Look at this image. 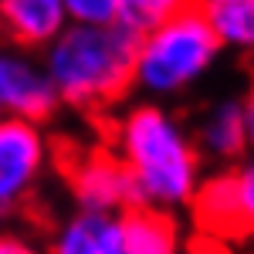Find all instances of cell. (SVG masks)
Masks as SVG:
<instances>
[{"label": "cell", "instance_id": "cell-1", "mask_svg": "<svg viewBox=\"0 0 254 254\" xmlns=\"http://www.w3.org/2000/svg\"><path fill=\"white\" fill-rule=\"evenodd\" d=\"M116 156L142 207L170 210L190 203L200 183V153L193 139L163 105H136L119 119Z\"/></svg>", "mask_w": 254, "mask_h": 254}, {"label": "cell", "instance_id": "cell-2", "mask_svg": "<svg viewBox=\"0 0 254 254\" xmlns=\"http://www.w3.org/2000/svg\"><path fill=\"white\" fill-rule=\"evenodd\" d=\"M136 34L122 24H68L44 48V71L58 102L75 109H105L132 88Z\"/></svg>", "mask_w": 254, "mask_h": 254}, {"label": "cell", "instance_id": "cell-3", "mask_svg": "<svg viewBox=\"0 0 254 254\" xmlns=\"http://www.w3.org/2000/svg\"><path fill=\"white\" fill-rule=\"evenodd\" d=\"M220 51L224 48L217 44L203 14L190 7L183 14L156 24L153 31L139 34L136 61H132V85H139L153 98L176 95L203 78L214 68Z\"/></svg>", "mask_w": 254, "mask_h": 254}, {"label": "cell", "instance_id": "cell-4", "mask_svg": "<svg viewBox=\"0 0 254 254\" xmlns=\"http://www.w3.org/2000/svg\"><path fill=\"white\" fill-rule=\"evenodd\" d=\"M48 163V139L38 122L0 116V220L34 193Z\"/></svg>", "mask_w": 254, "mask_h": 254}, {"label": "cell", "instance_id": "cell-5", "mask_svg": "<svg viewBox=\"0 0 254 254\" xmlns=\"http://www.w3.org/2000/svg\"><path fill=\"white\" fill-rule=\"evenodd\" d=\"M68 187H71V196L78 200V207L88 214L119 217L122 210L136 207L132 180L112 149L81 153L68 170Z\"/></svg>", "mask_w": 254, "mask_h": 254}, {"label": "cell", "instance_id": "cell-6", "mask_svg": "<svg viewBox=\"0 0 254 254\" xmlns=\"http://www.w3.org/2000/svg\"><path fill=\"white\" fill-rule=\"evenodd\" d=\"M58 109V92L44 64L27 51H0V116L44 122Z\"/></svg>", "mask_w": 254, "mask_h": 254}, {"label": "cell", "instance_id": "cell-7", "mask_svg": "<svg viewBox=\"0 0 254 254\" xmlns=\"http://www.w3.org/2000/svg\"><path fill=\"white\" fill-rule=\"evenodd\" d=\"M68 27L61 0H0V31L20 51H41Z\"/></svg>", "mask_w": 254, "mask_h": 254}, {"label": "cell", "instance_id": "cell-8", "mask_svg": "<svg viewBox=\"0 0 254 254\" xmlns=\"http://www.w3.org/2000/svg\"><path fill=\"white\" fill-rule=\"evenodd\" d=\"M119 244L122 254H176L180 231L166 210L136 203L119 214Z\"/></svg>", "mask_w": 254, "mask_h": 254}, {"label": "cell", "instance_id": "cell-9", "mask_svg": "<svg viewBox=\"0 0 254 254\" xmlns=\"http://www.w3.org/2000/svg\"><path fill=\"white\" fill-rule=\"evenodd\" d=\"M196 153L210 159H241L248 153V129H244V112L241 102L227 98L207 109V116L196 126Z\"/></svg>", "mask_w": 254, "mask_h": 254}, {"label": "cell", "instance_id": "cell-10", "mask_svg": "<svg viewBox=\"0 0 254 254\" xmlns=\"http://www.w3.org/2000/svg\"><path fill=\"white\" fill-rule=\"evenodd\" d=\"M193 214L200 231H207L217 241H234L244 237L241 231V217H237V200H234V180L231 173L210 176L203 183H196L193 190Z\"/></svg>", "mask_w": 254, "mask_h": 254}, {"label": "cell", "instance_id": "cell-11", "mask_svg": "<svg viewBox=\"0 0 254 254\" xmlns=\"http://www.w3.org/2000/svg\"><path fill=\"white\" fill-rule=\"evenodd\" d=\"M51 254H122L119 244V217L78 210L58 231Z\"/></svg>", "mask_w": 254, "mask_h": 254}, {"label": "cell", "instance_id": "cell-12", "mask_svg": "<svg viewBox=\"0 0 254 254\" xmlns=\"http://www.w3.org/2000/svg\"><path fill=\"white\" fill-rule=\"evenodd\" d=\"M220 48L254 55V0H196Z\"/></svg>", "mask_w": 254, "mask_h": 254}, {"label": "cell", "instance_id": "cell-13", "mask_svg": "<svg viewBox=\"0 0 254 254\" xmlns=\"http://www.w3.org/2000/svg\"><path fill=\"white\" fill-rule=\"evenodd\" d=\"M196 7V0H119L116 3V24H122L132 34H146L156 24L176 17L183 10Z\"/></svg>", "mask_w": 254, "mask_h": 254}, {"label": "cell", "instance_id": "cell-14", "mask_svg": "<svg viewBox=\"0 0 254 254\" xmlns=\"http://www.w3.org/2000/svg\"><path fill=\"white\" fill-rule=\"evenodd\" d=\"M234 180V200H237V217H241V231L244 237L254 234V153L237 170H231Z\"/></svg>", "mask_w": 254, "mask_h": 254}, {"label": "cell", "instance_id": "cell-15", "mask_svg": "<svg viewBox=\"0 0 254 254\" xmlns=\"http://www.w3.org/2000/svg\"><path fill=\"white\" fill-rule=\"evenodd\" d=\"M116 3L119 0H61L68 24H88V27L116 24Z\"/></svg>", "mask_w": 254, "mask_h": 254}, {"label": "cell", "instance_id": "cell-16", "mask_svg": "<svg viewBox=\"0 0 254 254\" xmlns=\"http://www.w3.org/2000/svg\"><path fill=\"white\" fill-rule=\"evenodd\" d=\"M0 254H44V251H38L31 241H24L17 234H0Z\"/></svg>", "mask_w": 254, "mask_h": 254}, {"label": "cell", "instance_id": "cell-17", "mask_svg": "<svg viewBox=\"0 0 254 254\" xmlns=\"http://www.w3.org/2000/svg\"><path fill=\"white\" fill-rule=\"evenodd\" d=\"M241 112H244V129H248V146L254 149V78L248 88V98L241 102Z\"/></svg>", "mask_w": 254, "mask_h": 254}]
</instances>
